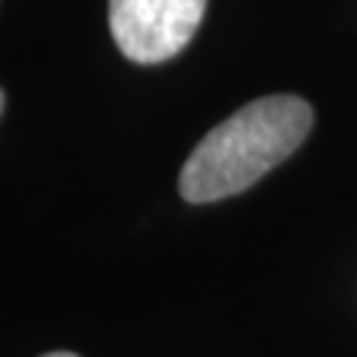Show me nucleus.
<instances>
[{"mask_svg": "<svg viewBox=\"0 0 357 357\" xmlns=\"http://www.w3.org/2000/svg\"><path fill=\"white\" fill-rule=\"evenodd\" d=\"M3 105H6V96H3V89H0V114H3Z\"/></svg>", "mask_w": 357, "mask_h": 357, "instance_id": "20e7f679", "label": "nucleus"}, {"mask_svg": "<svg viewBox=\"0 0 357 357\" xmlns=\"http://www.w3.org/2000/svg\"><path fill=\"white\" fill-rule=\"evenodd\" d=\"M312 128V107L298 96H265L215 126L178 173L188 203H215L248 191L286 161Z\"/></svg>", "mask_w": 357, "mask_h": 357, "instance_id": "f257e3e1", "label": "nucleus"}, {"mask_svg": "<svg viewBox=\"0 0 357 357\" xmlns=\"http://www.w3.org/2000/svg\"><path fill=\"white\" fill-rule=\"evenodd\" d=\"M42 357H77L72 351H51V354H42Z\"/></svg>", "mask_w": 357, "mask_h": 357, "instance_id": "7ed1b4c3", "label": "nucleus"}, {"mask_svg": "<svg viewBox=\"0 0 357 357\" xmlns=\"http://www.w3.org/2000/svg\"><path fill=\"white\" fill-rule=\"evenodd\" d=\"M206 0H110L116 48L131 63L155 66L176 57L203 24Z\"/></svg>", "mask_w": 357, "mask_h": 357, "instance_id": "f03ea898", "label": "nucleus"}]
</instances>
